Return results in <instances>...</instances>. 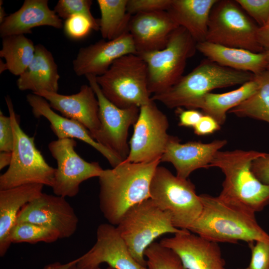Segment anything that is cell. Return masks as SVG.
Listing matches in <instances>:
<instances>
[{"label":"cell","instance_id":"obj_13","mask_svg":"<svg viewBox=\"0 0 269 269\" xmlns=\"http://www.w3.org/2000/svg\"><path fill=\"white\" fill-rule=\"evenodd\" d=\"M85 77L99 102L101 129L96 140L125 160L130 152L127 142L129 129L136 122L139 108H120L116 106L103 95L96 76L88 75Z\"/></svg>","mask_w":269,"mask_h":269},{"label":"cell","instance_id":"obj_7","mask_svg":"<svg viewBox=\"0 0 269 269\" xmlns=\"http://www.w3.org/2000/svg\"><path fill=\"white\" fill-rule=\"evenodd\" d=\"M149 192L150 199L160 209L170 214L177 229L188 230L202 212V203L193 183L173 175L163 166L156 168Z\"/></svg>","mask_w":269,"mask_h":269},{"label":"cell","instance_id":"obj_40","mask_svg":"<svg viewBox=\"0 0 269 269\" xmlns=\"http://www.w3.org/2000/svg\"><path fill=\"white\" fill-rule=\"evenodd\" d=\"M221 125L211 117L203 115L193 127L194 133L198 135H204L219 130Z\"/></svg>","mask_w":269,"mask_h":269},{"label":"cell","instance_id":"obj_15","mask_svg":"<svg viewBox=\"0 0 269 269\" xmlns=\"http://www.w3.org/2000/svg\"><path fill=\"white\" fill-rule=\"evenodd\" d=\"M102 263L115 269H148L134 260L117 226L109 223L98 227L95 244L79 257L76 266L79 269H100Z\"/></svg>","mask_w":269,"mask_h":269},{"label":"cell","instance_id":"obj_36","mask_svg":"<svg viewBox=\"0 0 269 269\" xmlns=\"http://www.w3.org/2000/svg\"><path fill=\"white\" fill-rule=\"evenodd\" d=\"M172 0H128L127 9L131 15L138 13L167 11Z\"/></svg>","mask_w":269,"mask_h":269},{"label":"cell","instance_id":"obj_50","mask_svg":"<svg viewBox=\"0 0 269 269\" xmlns=\"http://www.w3.org/2000/svg\"><path fill=\"white\" fill-rule=\"evenodd\" d=\"M250 269L249 268V267H247V268H245V269Z\"/></svg>","mask_w":269,"mask_h":269},{"label":"cell","instance_id":"obj_46","mask_svg":"<svg viewBox=\"0 0 269 269\" xmlns=\"http://www.w3.org/2000/svg\"><path fill=\"white\" fill-rule=\"evenodd\" d=\"M5 70H7L6 64L5 62L1 61L0 59V73L1 74Z\"/></svg>","mask_w":269,"mask_h":269},{"label":"cell","instance_id":"obj_25","mask_svg":"<svg viewBox=\"0 0 269 269\" xmlns=\"http://www.w3.org/2000/svg\"><path fill=\"white\" fill-rule=\"evenodd\" d=\"M197 50L207 59L222 66L258 75L267 69L265 51L255 53L206 41L197 43Z\"/></svg>","mask_w":269,"mask_h":269},{"label":"cell","instance_id":"obj_17","mask_svg":"<svg viewBox=\"0 0 269 269\" xmlns=\"http://www.w3.org/2000/svg\"><path fill=\"white\" fill-rule=\"evenodd\" d=\"M130 54H137L132 36L127 32L116 39H102L81 48L73 61V69L78 76H99L116 60Z\"/></svg>","mask_w":269,"mask_h":269},{"label":"cell","instance_id":"obj_26","mask_svg":"<svg viewBox=\"0 0 269 269\" xmlns=\"http://www.w3.org/2000/svg\"><path fill=\"white\" fill-rule=\"evenodd\" d=\"M217 0H172L167 10L197 43L206 41L211 10Z\"/></svg>","mask_w":269,"mask_h":269},{"label":"cell","instance_id":"obj_4","mask_svg":"<svg viewBox=\"0 0 269 269\" xmlns=\"http://www.w3.org/2000/svg\"><path fill=\"white\" fill-rule=\"evenodd\" d=\"M254 77L250 72L227 68L206 59L174 85L153 94L151 99L170 109L186 108L192 101L214 89L242 85Z\"/></svg>","mask_w":269,"mask_h":269},{"label":"cell","instance_id":"obj_18","mask_svg":"<svg viewBox=\"0 0 269 269\" xmlns=\"http://www.w3.org/2000/svg\"><path fill=\"white\" fill-rule=\"evenodd\" d=\"M33 94L44 98L52 109L59 112L63 117L83 125L96 140L101 129L99 105L91 86L82 85L78 93L70 95L45 91Z\"/></svg>","mask_w":269,"mask_h":269},{"label":"cell","instance_id":"obj_9","mask_svg":"<svg viewBox=\"0 0 269 269\" xmlns=\"http://www.w3.org/2000/svg\"><path fill=\"white\" fill-rule=\"evenodd\" d=\"M196 45L187 30L179 26L164 48L138 55L147 65L150 94L162 92L179 80L183 76L187 60L196 53Z\"/></svg>","mask_w":269,"mask_h":269},{"label":"cell","instance_id":"obj_32","mask_svg":"<svg viewBox=\"0 0 269 269\" xmlns=\"http://www.w3.org/2000/svg\"><path fill=\"white\" fill-rule=\"evenodd\" d=\"M148 269H187L176 254L160 243L153 242L145 250Z\"/></svg>","mask_w":269,"mask_h":269},{"label":"cell","instance_id":"obj_37","mask_svg":"<svg viewBox=\"0 0 269 269\" xmlns=\"http://www.w3.org/2000/svg\"><path fill=\"white\" fill-rule=\"evenodd\" d=\"M251 251L250 269H269V243L259 241L248 244Z\"/></svg>","mask_w":269,"mask_h":269},{"label":"cell","instance_id":"obj_34","mask_svg":"<svg viewBox=\"0 0 269 269\" xmlns=\"http://www.w3.org/2000/svg\"><path fill=\"white\" fill-rule=\"evenodd\" d=\"M65 34L73 39H80L87 36L92 29L93 25L90 19L81 14H74L66 19L64 25Z\"/></svg>","mask_w":269,"mask_h":269},{"label":"cell","instance_id":"obj_27","mask_svg":"<svg viewBox=\"0 0 269 269\" xmlns=\"http://www.w3.org/2000/svg\"><path fill=\"white\" fill-rule=\"evenodd\" d=\"M258 87L259 82L255 75L253 80L237 89L221 94L207 93L192 101L186 108L201 109L203 114L211 117L221 126L226 121L227 113L251 96Z\"/></svg>","mask_w":269,"mask_h":269},{"label":"cell","instance_id":"obj_29","mask_svg":"<svg viewBox=\"0 0 269 269\" xmlns=\"http://www.w3.org/2000/svg\"><path fill=\"white\" fill-rule=\"evenodd\" d=\"M35 45L25 35H14L2 38L0 57L4 59L7 69L19 76L32 61Z\"/></svg>","mask_w":269,"mask_h":269},{"label":"cell","instance_id":"obj_6","mask_svg":"<svg viewBox=\"0 0 269 269\" xmlns=\"http://www.w3.org/2000/svg\"><path fill=\"white\" fill-rule=\"evenodd\" d=\"M147 79V65L136 54L119 58L105 73L96 77L103 95L120 108H140L152 101Z\"/></svg>","mask_w":269,"mask_h":269},{"label":"cell","instance_id":"obj_44","mask_svg":"<svg viewBox=\"0 0 269 269\" xmlns=\"http://www.w3.org/2000/svg\"><path fill=\"white\" fill-rule=\"evenodd\" d=\"M12 157L11 152L2 151L0 153V169L1 170L10 164Z\"/></svg>","mask_w":269,"mask_h":269},{"label":"cell","instance_id":"obj_41","mask_svg":"<svg viewBox=\"0 0 269 269\" xmlns=\"http://www.w3.org/2000/svg\"><path fill=\"white\" fill-rule=\"evenodd\" d=\"M178 109L179 110L178 111L179 119L178 125L181 127L193 128L204 115L195 109L182 110L180 108Z\"/></svg>","mask_w":269,"mask_h":269},{"label":"cell","instance_id":"obj_12","mask_svg":"<svg viewBox=\"0 0 269 269\" xmlns=\"http://www.w3.org/2000/svg\"><path fill=\"white\" fill-rule=\"evenodd\" d=\"M74 139H58L48 144V148L56 159L57 167L52 186L55 195L73 197L79 191L81 183L99 177L103 171L98 162H88L76 152Z\"/></svg>","mask_w":269,"mask_h":269},{"label":"cell","instance_id":"obj_21","mask_svg":"<svg viewBox=\"0 0 269 269\" xmlns=\"http://www.w3.org/2000/svg\"><path fill=\"white\" fill-rule=\"evenodd\" d=\"M227 143L225 139L209 143L194 141L180 143L178 137L171 136L160 161L172 163L176 169V175L187 179L194 171L210 167L215 154Z\"/></svg>","mask_w":269,"mask_h":269},{"label":"cell","instance_id":"obj_45","mask_svg":"<svg viewBox=\"0 0 269 269\" xmlns=\"http://www.w3.org/2000/svg\"><path fill=\"white\" fill-rule=\"evenodd\" d=\"M6 17L4 7L0 4V23L1 24Z\"/></svg>","mask_w":269,"mask_h":269},{"label":"cell","instance_id":"obj_16","mask_svg":"<svg viewBox=\"0 0 269 269\" xmlns=\"http://www.w3.org/2000/svg\"><path fill=\"white\" fill-rule=\"evenodd\" d=\"M160 244L174 252L187 269H225L218 243L182 230Z\"/></svg>","mask_w":269,"mask_h":269},{"label":"cell","instance_id":"obj_23","mask_svg":"<svg viewBox=\"0 0 269 269\" xmlns=\"http://www.w3.org/2000/svg\"><path fill=\"white\" fill-rule=\"evenodd\" d=\"M44 185L27 184L0 190V256L5 255L11 243L9 233L18 214L27 203L42 194Z\"/></svg>","mask_w":269,"mask_h":269},{"label":"cell","instance_id":"obj_35","mask_svg":"<svg viewBox=\"0 0 269 269\" xmlns=\"http://www.w3.org/2000/svg\"><path fill=\"white\" fill-rule=\"evenodd\" d=\"M236 2L254 19L259 27L269 18V0H236Z\"/></svg>","mask_w":269,"mask_h":269},{"label":"cell","instance_id":"obj_43","mask_svg":"<svg viewBox=\"0 0 269 269\" xmlns=\"http://www.w3.org/2000/svg\"><path fill=\"white\" fill-rule=\"evenodd\" d=\"M79 258L65 264L59 262L53 263L47 265L43 269H68L72 265L78 263Z\"/></svg>","mask_w":269,"mask_h":269},{"label":"cell","instance_id":"obj_14","mask_svg":"<svg viewBox=\"0 0 269 269\" xmlns=\"http://www.w3.org/2000/svg\"><path fill=\"white\" fill-rule=\"evenodd\" d=\"M23 222L48 227L56 231L60 239H63L74 235L79 220L65 197L42 193L19 212L15 223Z\"/></svg>","mask_w":269,"mask_h":269},{"label":"cell","instance_id":"obj_10","mask_svg":"<svg viewBox=\"0 0 269 269\" xmlns=\"http://www.w3.org/2000/svg\"><path fill=\"white\" fill-rule=\"evenodd\" d=\"M259 27L236 0H217L210 13L206 41L263 52L257 40Z\"/></svg>","mask_w":269,"mask_h":269},{"label":"cell","instance_id":"obj_20","mask_svg":"<svg viewBox=\"0 0 269 269\" xmlns=\"http://www.w3.org/2000/svg\"><path fill=\"white\" fill-rule=\"evenodd\" d=\"M26 100L34 117H43L49 122L50 129L58 139L77 138L88 143L100 152L113 167L124 161L116 153L95 140L81 124L56 113L43 97L32 93L26 96Z\"/></svg>","mask_w":269,"mask_h":269},{"label":"cell","instance_id":"obj_2","mask_svg":"<svg viewBox=\"0 0 269 269\" xmlns=\"http://www.w3.org/2000/svg\"><path fill=\"white\" fill-rule=\"evenodd\" d=\"M202 212L189 229L191 233L216 243H269V234L259 224L256 214L229 203L218 196L199 195Z\"/></svg>","mask_w":269,"mask_h":269},{"label":"cell","instance_id":"obj_30","mask_svg":"<svg viewBox=\"0 0 269 269\" xmlns=\"http://www.w3.org/2000/svg\"><path fill=\"white\" fill-rule=\"evenodd\" d=\"M255 76L259 82L256 91L228 113L239 117H248L269 124V69Z\"/></svg>","mask_w":269,"mask_h":269},{"label":"cell","instance_id":"obj_24","mask_svg":"<svg viewBox=\"0 0 269 269\" xmlns=\"http://www.w3.org/2000/svg\"><path fill=\"white\" fill-rule=\"evenodd\" d=\"M60 75L52 53L41 44L35 45L34 58L16 81L20 91L32 93L45 91L57 93Z\"/></svg>","mask_w":269,"mask_h":269},{"label":"cell","instance_id":"obj_11","mask_svg":"<svg viewBox=\"0 0 269 269\" xmlns=\"http://www.w3.org/2000/svg\"><path fill=\"white\" fill-rule=\"evenodd\" d=\"M129 142L130 152L124 160L143 163L161 159L171 136L167 133L166 116L152 100L139 108L137 120Z\"/></svg>","mask_w":269,"mask_h":269},{"label":"cell","instance_id":"obj_1","mask_svg":"<svg viewBox=\"0 0 269 269\" xmlns=\"http://www.w3.org/2000/svg\"><path fill=\"white\" fill-rule=\"evenodd\" d=\"M160 159L143 163L123 161L99 177V206L109 223L117 226L133 207L150 198V186Z\"/></svg>","mask_w":269,"mask_h":269},{"label":"cell","instance_id":"obj_19","mask_svg":"<svg viewBox=\"0 0 269 269\" xmlns=\"http://www.w3.org/2000/svg\"><path fill=\"white\" fill-rule=\"evenodd\" d=\"M178 27L167 11L138 13L132 15L128 31L141 55L164 48Z\"/></svg>","mask_w":269,"mask_h":269},{"label":"cell","instance_id":"obj_3","mask_svg":"<svg viewBox=\"0 0 269 269\" xmlns=\"http://www.w3.org/2000/svg\"><path fill=\"white\" fill-rule=\"evenodd\" d=\"M265 154L253 150H219L209 166L219 168L225 175L218 197L255 214L269 205V184L262 183L251 170L252 162Z\"/></svg>","mask_w":269,"mask_h":269},{"label":"cell","instance_id":"obj_48","mask_svg":"<svg viewBox=\"0 0 269 269\" xmlns=\"http://www.w3.org/2000/svg\"><path fill=\"white\" fill-rule=\"evenodd\" d=\"M75 264L74 265H72L71 267H70L68 269H79L76 266V264Z\"/></svg>","mask_w":269,"mask_h":269},{"label":"cell","instance_id":"obj_38","mask_svg":"<svg viewBox=\"0 0 269 269\" xmlns=\"http://www.w3.org/2000/svg\"><path fill=\"white\" fill-rule=\"evenodd\" d=\"M14 144V134L9 116L0 111V151L11 152Z\"/></svg>","mask_w":269,"mask_h":269},{"label":"cell","instance_id":"obj_47","mask_svg":"<svg viewBox=\"0 0 269 269\" xmlns=\"http://www.w3.org/2000/svg\"><path fill=\"white\" fill-rule=\"evenodd\" d=\"M267 63V69H269V50L265 51Z\"/></svg>","mask_w":269,"mask_h":269},{"label":"cell","instance_id":"obj_28","mask_svg":"<svg viewBox=\"0 0 269 269\" xmlns=\"http://www.w3.org/2000/svg\"><path fill=\"white\" fill-rule=\"evenodd\" d=\"M101 17L99 30L103 39L111 40L128 31L132 15L127 9L128 0H98Z\"/></svg>","mask_w":269,"mask_h":269},{"label":"cell","instance_id":"obj_8","mask_svg":"<svg viewBox=\"0 0 269 269\" xmlns=\"http://www.w3.org/2000/svg\"><path fill=\"white\" fill-rule=\"evenodd\" d=\"M116 226L133 258L145 267L144 252L155 239L182 231L174 226L170 214L160 209L150 198L131 208Z\"/></svg>","mask_w":269,"mask_h":269},{"label":"cell","instance_id":"obj_22","mask_svg":"<svg viewBox=\"0 0 269 269\" xmlns=\"http://www.w3.org/2000/svg\"><path fill=\"white\" fill-rule=\"evenodd\" d=\"M48 26L60 29L61 19L48 6L47 0H25L20 8L7 15L0 25L1 38L31 33L33 28Z\"/></svg>","mask_w":269,"mask_h":269},{"label":"cell","instance_id":"obj_39","mask_svg":"<svg viewBox=\"0 0 269 269\" xmlns=\"http://www.w3.org/2000/svg\"><path fill=\"white\" fill-rule=\"evenodd\" d=\"M251 170L262 183L269 184V153L255 159L252 163Z\"/></svg>","mask_w":269,"mask_h":269},{"label":"cell","instance_id":"obj_31","mask_svg":"<svg viewBox=\"0 0 269 269\" xmlns=\"http://www.w3.org/2000/svg\"><path fill=\"white\" fill-rule=\"evenodd\" d=\"M59 239V234L54 230L44 226L25 222L15 223L9 233V241L11 244L51 243Z\"/></svg>","mask_w":269,"mask_h":269},{"label":"cell","instance_id":"obj_5","mask_svg":"<svg viewBox=\"0 0 269 269\" xmlns=\"http://www.w3.org/2000/svg\"><path fill=\"white\" fill-rule=\"evenodd\" d=\"M14 134L11 161L7 170L0 176V190L39 183L52 187L56 168L50 166L36 147L34 137L25 134L20 126L9 96L5 98Z\"/></svg>","mask_w":269,"mask_h":269},{"label":"cell","instance_id":"obj_33","mask_svg":"<svg viewBox=\"0 0 269 269\" xmlns=\"http://www.w3.org/2000/svg\"><path fill=\"white\" fill-rule=\"evenodd\" d=\"M91 0H59L55 5L54 10L60 18L67 19L74 14H81L88 17L93 25L94 30H99V19L93 15L91 8Z\"/></svg>","mask_w":269,"mask_h":269},{"label":"cell","instance_id":"obj_49","mask_svg":"<svg viewBox=\"0 0 269 269\" xmlns=\"http://www.w3.org/2000/svg\"><path fill=\"white\" fill-rule=\"evenodd\" d=\"M106 269H115L109 266Z\"/></svg>","mask_w":269,"mask_h":269},{"label":"cell","instance_id":"obj_42","mask_svg":"<svg viewBox=\"0 0 269 269\" xmlns=\"http://www.w3.org/2000/svg\"><path fill=\"white\" fill-rule=\"evenodd\" d=\"M257 40L265 51L269 50V18L264 25L259 27Z\"/></svg>","mask_w":269,"mask_h":269}]
</instances>
